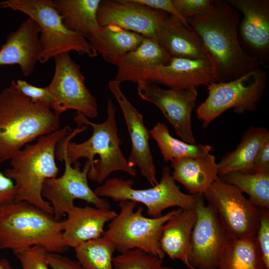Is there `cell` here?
<instances>
[{
	"label": "cell",
	"instance_id": "2e32d148",
	"mask_svg": "<svg viewBox=\"0 0 269 269\" xmlns=\"http://www.w3.org/2000/svg\"><path fill=\"white\" fill-rule=\"evenodd\" d=\"M226 1L243 15L238 27L240 43L244 50L269 67V0H228Z\"/></svg>",
	"mask_w": 269,
	"mask_h": 269
},
{
	"label": "cell",
	"instance_id": "e575fe53",
	"mask_svg": "<svg viewBox=\"0 0 269 269\" xmlns=\"http://www.w3.org/2000/svg\"><path fill=\"white\" fill-rule=\"evenodd\" d=\"M259 208L260 225L256 237L263 261L269 269V209Z\"/></svg>",
	"mask_w": 269,
	"mask_h": 269
},
{
	"label": "cell",
	"instance_id": "cb8c5ba5",
	"mask_svg": "<svg viewBox=\"0 0 269 269\" xmlns=\"http://www.w3.org/2000/svg\"><path fill=\"white\" fill-rule=\"evenodd\" d=\"M145 37L115 25L100 26L86 38L104 60L117 66L128 53L135 49Z\"/></svg>",
	"mask_w": 269,
	"mask_h": 269
},
{
	"label": "cell",
	"instance_id": "74e56055",
	"mask_svg": "<svg viewBox=\"0 0 269 269\" xmlns=\"http://www.w3.org/2000/svg\"><path fill=\"white\" fill-rule=\"evenodd\" d=\"M47 260L52 269H85L80 263L60 254L47 253Z\"/></svg>",
	"mask_w": 269,
	"mask_h": 269
},
{
	"label": "cell",
	"instance_id": "7c38bea8",
	"mask_svg": "<svg viewBox=\"0 0 269 269\" xmlns=\"http://www.w3.org/2000/svg\"><path fill=\"white\" fill-rule=\"evenodd\" d=\"M55 72L47 86L52 96L50 108L57 116L68 110H74L87 118L98 115L96 99L85 84L80 67L71 58L69 52L54 57Z\"/></svg>",
	"mask_w": 269,
	"mask_h": 269
},
{
	"label": "cell",
	"instance_id": "7bdbcfd3",
	"mask_svg": "<svg viewBox=\"0 0 269 269\" xmlns=\"http://www.w3.org/2000/svg\"><path fill=\"white\" fill-rule=\"evenodd\" d=\"M188 268H189L190 269H195V268H193V267H191V266L189 267Z\"/></svg>",
	"mask_w": 269,
	"mask_h": 269
},
{
	"label": "cell",
	"instance_id": "b9f144b4",
	"mask_svg": "<svg viewBox=\"0 0 269 269\" xmlns=\"http://www.w3.org/2000/svg\"><path fill=\"white\" fill-rule=\"evenodd\" d=\"M160 269H174L173 268H171V267H162Z\"/></svg>",
	"mask_w": 269,
	"mask_h": 269
},
{
	"label": "cell",
	"instance_id": "ac0fdd59",
	"mask_svg": "<svg viewBox=\"0 0 269 269\" xmlns=\"http://www.w3.org/2000/svg\"><path fill=\"white\" fill-rule=\"evenodd\" d=\"M216 82L213 61L171 58L169 63L154 70L149 83H156L176 90L196 89Z\"/></svg>",
	"mask_w": 269,
	"mask_h": 269
},
{
	"label": "cell",
	"instance_id": "30bf717a",
	"mask_svg": "<svg viewBox=\"0 0 269 269\" xmlns=\"http://www.w3.org/2000/svg\"><path fill=\"white\" fill-rule=\"evenodd\" d=\"M55 156L59 161H64V173L59 177L45 181L42 195L51 204L53 216L56 221H60L63 216L75 206L74 202L77 199L84 200L96 207L111 209L109 201L98 197L88 184V175L91 167L88 161L82 170L78 161L72 167L61 140L57 145Z\"/></svg>",
	"mask_w": 269,
	"mask_h": 269
},
{
	"label": "cell",
	"instance_id": "f1b7e54d",
	"mask_svg": "<svg viewBox=\"0 0 269 269\" xmlns=\"http://www.w3.org/2000/svg\"><path fill=\"white\" fill-rule=\"evenodd\" d=\"M149 132L166 162L181 157H204L214 149L210 145L191 144L173 137L168 127L160 122H158Z\"/></svg>",
	"mask_w": 269,
	"mask_h": 269
},
{
	"label": "cell",
	"instance_id": "d4e9b609",
	"mask_svg": "<svg viewBox=\"0 0 269 269\" xmlns=\"http://www.w3.org/2000/svg\"><path fill=\"white\" fill-rule=\"evenodd\" d=\"M196 217L195 209H180L162 228L160 240L161 250L171 259L180 260L187 267L191 236Z\"/></svg>",
	"mask_w": 269,
	"mask_h": 269
},
{
	"label": "cell",
	"instance_id": "f546056e",
	"mask_svg": "<svg viewBox=\"0 0 269 269\" xmlns=\"http://www.w3.org/2000/svg\"><path fill=\"white\" fill-rule=\"evenodd\" d=\"M219 178L247 193L254 206L269 208V171L255 173L232 171Z\"/></svg>",
	"mask_w": 269,
	"mask_h": 269
},
{
	"label": "cell",
	"instance_id": "8fae6325",
	"mask_svg": "<svg viewBox=\"0 0 269 269\" xmlns=\"http://www.w3.org/2000/svg\"><path fill=\"white\" fill-rule=\"evenodd\" d=\"M203 196L216 211L229 237L256 236L260 225V209L239 189L218 177Z\"/></svg>",
	"mask_w": 269,
	"mask_h": 269
},
{
	"label": "cell",
	"instance_id": "9a60e30c",
	"mask_svg": "<svg viewBox=\"0 0 269 269\" xmlns=\"http://www.w3.org/2000/svg\"><path fill=\"white\" fill-rule=\"evenodd\" d=\"M134 0H103L97 18L99 25H115L157 41V34L168 15Z\"/></svg>",
	"mask_w": 269,
	"mask_h": 269
},
{
	"label": "cell",
	"instance_id": "d6986e66",
	"mask_svg": "<svg viewBox=\"0 0 269 269\" xmlns=\"http://www.w3.org/2000/svg\"><path fill=\"white\" fill-rule=\"evenodd\" d=\"M38 25L28 17L6 37L0 49V66L18 65L24 76L34 70L42 52Z\"/></svg>",
	"mask_w": 269,
	"mask_h": 269
},
{
	"label": "cell",
	"instance_id": "484cf974",
	"mask_svg": "<svg viewBox=\"0 0 269 269\" xmlns=\"http://www.w3.org/2000/svg\"><path fill=\"white\" fill-rule=\"evenodd\" d=\"M269 139V131L251 127L244 134L236 148L226 153L217 163L219 177L232 171L249 173L263 144Z\"/></svg>",
	"mask_w": 269,
	"mask_h": 269
},
{
	"label": "cell",
	"instance_id": "1f68e13d",
	"mask_svg": "<svg viewBox=\"0 0 269 269\" xmlns=\"http://www.w3.org/2000/svg\"><path fill=\"white\" fill-rule=\"evenodd\" d=\"M163 259L139 249L129 250L113 258V269H160Z\"/></svg>",
	"mask_w": 269,
	"mask_h": 269
},
{
	"label": "cell",
	"instance_id": "52a82bcc",
	"mask_svg": "<svg viewBox=\"0 0 269 269\" xmlns=\"http://www.w3.org/2000/svg\"><path fill=\"white\" fill-rule=\"evenodd\" d=\"M132 201L119 202L120 211L109 222L102 236L111 241L116 250L123 253L139 249L163 259L160 240L163 225L179 210L173 209L157 217H146L141 206Z\"/></svg>",
	"mask_w": 269,
	"mask_h": 269
},
{
	"label": "cell",
	"instance_id": "5b68a950",
	"mask_svg": "<svg viewBox=\"0 0 269 269\" xmlns=\"http://www.w3.org/2000/svg\"><path fill=\"white\" fill-rule=\"evenodd\" d=\"M62 223L53 216L25 201L0 206V249L15 254L38 246L47 253H63L68 249L62 239Z\"/></svg>",
	"mask_w": 269,
	"mask_h": 269
},
{
	"label": "cell",
	"instance_id": "4fadbf2b",
	"mask_svg": "<svg viewBox=\"0 0 269 269\" xmlns=\"http://www.w3.org/2000/svg\"><path fill=\"white\" fill-rule=\"evenodd\" d=\"M196 220L192 229L189 266L196 269H217L222 249L229 238L213 208L203 195H196Z\"/></svg>",
	"mask_w": 269,
	"mask_h": 269
},
{
	"label": "cell",
	"instance_id": "277c9868",
	"mask_svg": "<svg viewBox=\"0 0 269 269\" xmlns=\"http://www.w3.org/2000/svg\"><path fill=\"white\" fill-rule=\"evenodd\" d=\"M69 126L39 137L34 144H27L10 158L11 168L4 174L14 183V201L30 203L53 215L50 203L42 195L45 181L57 177L59 168L55 162L58 142L72 132Z\"/></svg>",
	"mask_w": 269,
	"mask_h": 269
},
{
	"label": "cell",
	"instance_id": "836d02e7",
	"mask_svg": "<svg viewBox=\"0 0 269 269\" xmlns=\"http://www.w3.org/2000/svg\"><path fill=\"white\" fill-rule=\"evenodd\" d=\"M177 11L187 20L202 15L210 8L213 0H172Z\"/></svg>",
	"mask_w": 269,
	"mask_h": 269
},
{
	"label": "cell",
	"instance_id": "9c48e42d",
	"mask_svg": "<svg viewBox=\"0 0 269 269\" xmlns=\"http://www.w3.org/2000/svg\"><path fill=\"white\" fill-rule=\"evenodd\" d=\"M134 181L117 177L108 178L94 192L99 197L109 198L114 201H132L143 204L150 217L162 215L169 208L178 207L182 210H194L196 195L183 193L175 183L168 166H164L159 182L147 189L133 188Z\"/></svg>",
	"mask_w": 269,
	"mask_h": 269
},
{
	"label": "cell",
	"instance_id": "f35d334b",
	"mask_svg": "<svg viewBox=\"0 0 269 269\" xmlns=\"http://www.w3.org/2000/svg\"><path fill=\"white\" fill-rule=\"evenodd\" d=\"M16 192L13 181L0 172V206L14 201Z\"/></svg>",
	"mask_w": 269,
	"mask_h": 269
},
{
	"label": "cell",
	"instance_id": "6da1fadb",
	"mask_svg": "<svg viewBox=\"0 0 269 269\" xmlns=\"http://www.w3.org/2000/svg\"><path fill=\"white\" fill-rule=\"evenodd\" d=\"M116 112V107L109 99L107 119L102 123H93L77 113L74 120L78 127L61 140L69 163L75 164L80 158H86L91 165L88 178L99 184L115 171L136 175V170L129 165L120 147L123 142L118 134Z\"/></svg>",
	"mask_w": 269,
	"mask_h": 269
},
{
	"label": "cell",
	"instance_id": "8d00e7d4",
	"mask_svg": "<svg viewBox=\"0 0 269 269\" xmlns=\"http://www.w3.org/2000/svg\"><path fill=\"white\" fill-rule=\"evenodd\" d=\"M135 2L151 8L162 11L168 14L174 15L185 24H189L187 20L181 16L175 7L172 0H134Z\"/></svg>",
	"mask_w": 269,
	"mask_h": 269
},
{
	"label": "cell",
	"instance_id": "7a4b0ae2",
	"mask_svg": "<svg viewBox=\"0 0 269 269\" xmlns=\"http://www.w3.org/2000/svg\"><path fill=\"white\" fill-rule=\"evenodd\" d=\"M240 13L226 0H213L206 13L188 20L211 56L217 82L236 79L261 66L240 43Z\"/></svg>",
	"mask_w": 269,
	"mask_h": 269
},
{
	"label": "cell",
	"instance_id": "8992f818",
	"mask_svg": "<svg viewBox=\"0 0 269 269\" xmlns=\"http://www.w3.org/2000/svg\"><path fill=\"white\" fill-rule=\"evenodd\" d=\"M9 7L27 15L37 24L42 52L39 62L43 63L50 58L73 51L90 58L98 53L86 38L68 29L51 0H7L0 2V8Z\"/></svg>",
	"mask_w": 269,
	"mask_h": 269
},
{
	"label": "cell",
	"instance_id": "60d3db41",
	"mask_svg": "<svg viewBox=\"0 0 269 269\" xmlns=\"http://www.w3.org/2000/svg\"><path fill=\"white\" fill-rule=\"evenodd\" d=\"M0 269H14L6 259L0 260Z\"/></svg>",
	"mask_w": 269,
	"mask_h": 269
},
{
	"label": "cell",
	"instance_id": "d590c367",
	"mask_svg": "<svg viewBox=\"0 0 269 269\" xmlns=\"http://www.w3.org/2000/svg\"><path fill=\"white\" fill-rule=\"evenodd\" d=\"M15 87L33 102H43L50 106L52 96L48 87L40 88L32 85L23 80L13 81Z\"/></svg>",
	"mask_w": 269,
	"mask_h": 269
},
{
	"label": "cell",
	"instance_id": "ffe728a7",
	"mask_svg": "<svg viewBox=\"0 0 269 269\" xmlns=\"http://www.w3.org/2000/svg\"><path fill=\"white\" fill-rule=\"evenodd\" d=\"M171 58L157 41L144 38L120 61L114 80L121 84L127 81L137 85L149 83L155 69L168 64Z\"/></svg>",
	"mask_w": 269,
	"mask_h": 269
},
{
	"label": "cell",
	"instance_id": "603a6c76",
	"mask_svg": "<svg viewBox=\"0 0 269 269\" xmlns=\"http://www.w3.org/2000/svg\"><path fill=\"white\" fill-rule=\"evenodd\" d=\"M171 175L191 195H203L219 177L214 155L209 153L198 158L181 157L171 161Z\"/></svg>",
	"mask_w": 269,
	"mask_h": 269
},
{
	"label": "cell",
	"instance_id": "ab89813d",
	"mask_svg": "<svg viewBox=\"0 0 269 269\" xmlns=\"http://www.w3.org/2000/svg\"><path fill=\"white\" fill-rule=\"evenodd\" d=\"M267 171H269V139L259 150L249 173Z\"/></svg>",
	"mask_w": 269,
	"mask_h": 269
},
{
	"label": "cell",
	"instance_id": "d6a6232c",
	"mask_svg": "<svg viewBox=\"0 0 269 269\" xmlns=\"http://www.w3.org/2000/svg\"><path fill=\"white\" fill-rule=\"evenodd\" d=\"M47 254L41 248L33 246L14 255L19 260L23 269H49Z\"/></svg>",
	"mask_w": 269,
	"mask_h": 269
},
{
	"label": "cell",
	"instance_id": "e0dca14e",
	"mask_svg": "<svg viewBox=\"0 0 269 269\" xmlns=\"http://www.w3.org/2000/svg\"><path fill=\"white\" fill-rule=\"evenodd\" d=\"M108 87L120 105L130 136L132 148L128 162L131 167L137 166L141 175L154 186L158 182L150 148V135L142 116L124 94L120 83L111 80Z\"/></svg>",
	"mask_w": 269,
	"mask_h": 269
},
{
	"label": "cell",
	"instance_id": "5bb4252c",
	"mask_svg": "<svg viewBox=\"0 0 269 269\" xmlns=\"http://www.w3.org/2000/svg\"><path fill=\"white\" fill-rule=\"evenodd\" d=\"M137 85L138 95L160 110L182 140L196 144L191 115L196 106L197 90L165 89L152 83Z\"/></svg>",
	"mask_w": 269,
	"mask_h": 269
},
{
	"label": "cell",
	"instance_id": "ba28073f",
	"mask_svg": "<svg viewBox=\"0 0 269 269\" xmlns=\"http://www.w3.org/2000/svg\"><path fill=\"white\" fill-rule=\"evenodd\" d=\"M267 75L260 67L236 79L207 86L208 96L196 109L203 128L225 111L239 114L255 111L267 87Z\"/></svg>",
	"mask_w": 269,
	"mask_h": 269
},
{
	"label": "cell",
	"instance_id": "4316f807",
	"mask_svg": "<svg viewBox=\"0 0 269 269\" xmlns=\"http://www.w3.org/2000/svg\"><path fill=\"white\" fill-rule=\"evenodd\" d=\"M219 269H268L262 258L256 236L229 238L221 252Z\"/></svg>",
	"mask_w": 269,
	"mask_h": 269
},
{
	"label": "cell",
	"instance_id": "83f0119b",
	"mask_svg": "<svg viewBox=\"0 0 269 269\" xmlns=\"http://www.w3.org/2000/svg\"><path fill=\"white\" fill-rule=\"evenodd\" d=\"M101 0H55L53 4L69 30L86 38L99 25L97 13Z\"/></svg>",
	"mask_w": 269,
	"mask_h": 269
},
{
	"label": "cell",
	"instance_id": "7402d4cb",
	"mask_svg": "<svg viewBox=\"0 0 269 269\" xmlns=\"http://www.w3.org/2000/svg\"><path fill=\"white\" fill-rule=\"evenodd\" d=\"M157 42L172 57L190 59H211L196 32L177 17L168 14L157 34Z\"/></svg>",
	"mask_w": 269,
	"mask_h": 269
},
{
	"label": "cell",
	"instance_id": "44dd1931",
	"mask_svg": "<svg viewBox=\"0 0 269 269\" xmlns=\"http://www.w3.org/2000/svg\"><path fill=\"white\" fill-rule=\"evenodd\" d=\"M62 221V239L65 245L75 248L80 244L101 237L106 224L117 213L111 209L86 206H75Z\"/></svg>",
	"mask_w": 269,
	"mask_h": 269
},
{
	"label": "cell",
	"instance_id": "3957f363",
	"mask_svg": "<svg viewBox=\"0 0 269 269\" xmlns=\"http://www.w3.org/2000/svg\"><path fill=\"white\" fill-rule=\"evenodd\" d=\"M60 120L43 102H33L14 86L0 93V164L36 138L59 129Z\"/></svg>",
	"mask_w": 269,
	"mask_h": 269
},
{
	"label": "cell",
	"instance_id": "4dcf8cb0",
	"mask_svg": "<svg viewBox=\"0 0 269 269\" xmlns=\"http://www.w3.org/2000/svg\"><path fill=\"white\" fill-rule=\"evenodd\" d=\"M74 249L78 261L85 269H113L116 248L104 237L84 242Z\"/></svg>",
	"mask_w": 269,
	"mask_h": 269
}]
</instances>
